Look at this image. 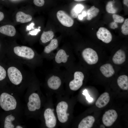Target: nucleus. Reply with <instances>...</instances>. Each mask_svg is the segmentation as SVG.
<instances>
[{"instance_id": "obj_1", "label": "nucleus", "mask_w": 128, "mask_h": 128, "mask_svg": "<svg viewBox=\"0 0 128 128\" xmlns=\"http://www.w3.org/2000/svg\"><path fill=\"white\" fill-rule=\"evenodd\" d=\"M10 59L33 69L41 66L43 59L41 55L26 46H16L8 50Z\"/></svg>"}, {"instance_id": "obj_2", "label": "nucleus", "mask_w": 128, "mask_h": 128, "mask_svg": "<svg viewBox=\"0 0 128 128\" xmlns=\"http://www.w3.org/2000/svg\"><path fill=\"white\" fill-rule=\"evenodd\" d=\"M73 50L70 47H63L58 48L53 59V68H67L73 64Z\"/></svg>"}, {"instance_id": "obj_3", "label": "nucleus", "mask_w": 128, "mask_h": 128, "mask_svg": "<svg viewBox=\"0 0 128 128\" xmlns=\"http://www.w3.org/2000/svg\"><path fill=\"white\" fill-rule=\"evenodd\" d=\"M10 63L7 69V74L10 82L15 85H18L23 79V71L24 69L22 64L10 59Z\"/></svg>"}, {"instance_id": "obj_4", "label": "nucleus", "mask_w": 128, "mask_h": 128, "mask_svg": "<svg viewBox=\"0 0 128 128\" xmlns=\"http://www.w3.org/2000/svg\"><path fill=\"white\" fill-rule=\"evenodd\" d=\"M0 105L4 110L8 111L15 109L17 102L13 96L7 93L4 92L0 96Z\"/></svg>"}, {"instance_id": "obj_5", "label": "nucleus", "mask_w": 128, "mask_h": 128, "mask_svg": "<svg viewBox=\"0 0 128 128\" xmlns=\"http://www.w3.org/2000/svg\"><path fill=\"white\" fill-rule=\"evenodd\" d=\"M58 40L56 38H53L45 46L41 54L43 59L49 60H52L55 53V51L58 49Z\"/></svg>"}, {"instance_id": "obj_6", "label": "nucleus", "mask_w": 128, "mask_h": 128, "mask_svg": "<svg viewBox=\"0 0 128 128\" xmlns=\"http://www.w3.org/2000/svg\"><path fill=\"white\" fill-rule=\"evenodd\" d=\"M81 55L83 60L89 65L95 64L98 60L97 53L95 51L90 48L83 49L81 52Z\"/></svg>"}, {"instance_id": "obj_7", "label": "nucleus", "mask_w": 128, "mask_h": 128, "mask_svg": "<svg viewBox=\"0 0 128 128\" xmlns=\"http://www.w3.org/2000/svg\"><path fill=\"white\" fill-rule=\"evenodd\" d=\"M73 64L71 66L73 72V78L69 81V86L71 90L76 91L78 90L82 86L84 76L83 73L81 71L78 70L74 71Z\"/></svg>"}, {"instance_id": "obj_8", "label": "nucleus", "mask_w": 128, "mask_h": 128, "mask_svg": "<svg viewBox=\"0 0 128 128\" xmlns=\"http://www.w3.org/2000/svg\"><path fill=\"white\" fill-rule=\"evenodd\" d=\"M68 105L64 101H62L58 103L56 107V112L59 121L61 123H65L68 119L69 114L67 113Z\"/></svg>"}, {"instance_id": "obj_9", "label": "nucleus", "mask_w": 128, "mask_h": 128, "mask_svg": "<svg viewBox=\"0 0 128 128\" xmlns=\"http://www.w3.org/2000/svg\"><path fill=\"white\" fill-rule=\"evenodd\" d=\"M117 117L118 114L116 111L114 110H109L103 115V123L106 126L110 127L116 121Z\"/></svg>"}, {"instance_id": "obj_10", "label": "nucleus", "mask_w": 128, "mask_h": 128, "mask_svg": "<svg viewBox=\"0 0 128 128\" xmlns=\"http://www.w3.org/2000/svg\"><path fill=\"white\" fill-rule=\"evenodd\" d=\"M27 106L29 110L33 111L39 109L41 106V101L38 95L36 93L32 94L29 96Z\"/></svg>"}, {"instance_id": "obj_11", "label": "nucleus", "mask_w": 128, "mask_h": 128, "mask_svg": "<svg viewBox=\"0 0 128 128\" xmlns=\"http://www.w3.org/2000/svg\"><path fill=\"white\" fill-rule=\"evenodd\" d=\"M53 111V109L48 108L45 110L44 113L46 124L48 128H53L56 125V120Z\"/></svg>"}, {"instance_id": "obj_12", "label": "nucleus", "mask_w": 128, "mask_h": 128, "mask_svg": "<svg viewBox=\"0 0 128 128\" xmlns=\"http://www.w3.org/2000/svg\"><path fill=\"white\" fill-rule=\"evenodd\" d=\"M56 15L58 20L63 26L70 27L73 25L74 22L73 20L64 11L61 10L58 11Z\"/></svg>"}, {"instance_id": "obj_13", "label": "nucleus", "mask_w": 128, "mask_h": 128, "mask_svg": "<svg viewBox=\"0 0 128 128\" xmlns=\"http://www.w3.org/2000/svg\"><path fill=\"white\" fill-rule=\"evenodd\" d=\"M97 38L103 42L108 43L112 40V36L110 31L106 28L100 27L96 32Z\"/></svg>"}, {"instance_id": "obj_14", "label": "nucleus", "mask_w": 128, "mask_h": 128, "mask_svg": "<svg viewBox=\"0 0 128 128\" xmlns=\"http://www.w3.org/2000/svg\"><path fill=\"white\" fill-rule=\"evenodd\" d=\"M62 83L61 80L58 76L53 74L49 77L47 81L48 87L54 90L58 89L61 86Z\"/></svg>"}, {"instance_id": "obj_15", "label": "nucleus", "mask_w": 128, "mask_h": 128, "mask_svg": "<svg viewBox=\"0 0 128 128\" xmlns=\"http://www.w3.org/2000/svg\"><path fill=\"white\" fill-rule=\"evenodd\" d=\"M126 55L124 51L121 49L117 51L113 56L112 60L115 64L119 65L123 63L125 61Z\"/></svg>"}, {"instance_id": "obj_16", "label": "nucleus", "mask_w": 128, "mask_h": 128, "mask_svg": "<svg viewBox=\"0 0 128 128\" xmlns=\"http://www.w3.org/2000/svg\"><path fill=\"white\" fill-rule=\"evenodd\" d=\"M100 70L102 74L106 78L111 77L115 73L112 65L110 63H107L102 65L100 67Z\"/></svg>"}, {"instance_id": "obj_17", "label": "nucleus", "mask_w": 128, "mask_h": 128, "mask_svg": "<svg viewBox=\"0 0 128 128\" xmlns=\"http://www.w3.org/2000/svg\"><path fill=\"white\" fill-rule=\"evenodd\" d=\"M110 99L109 94L107 92H104L97 99L95 103L96 105L98 108H103L108 104Z\"/></svg>"}, {"instance_id": "obj_18", "label": "nucleus", "mask_w": 128, "mask_h": 128, "mask_svg": "<svg viewBox=\"0 0 128 128\" xmlns=\"http://www.w3.org/2000/svg\"><path fill=\"white\" fill-rule=\"evenodd\" d=\"M94 118L88 116L83 118L79 123L78 128H91L93 126L95 121Z\"/></svg>"}, {"instance_id": "obj_19", "label": "nucleus", "mask_w": 128, "mask_h": 128, "mask_svg": "<svg viewBox=\"0 0 128 128\" xmlns=\"http://www.w3.org/2000/svg\"><path fill=\"white\" fill-rule=\"evenodd\" d=\"M16 31L14 27L10 25H7L0 27V32L6 36L13 37L16 34Z\"/></svg>"}, {"instance_id": "obj_20", "label": "nucleus", "mask_w": 128, "mask_h": 128, "mask_svg": "<svg viewBox=\"0 0 128 128\" xmlns=\"http://www.w3.org/2000/svg\"><path fill=\"white\" fill-rule=\"evenodd\" d=\"M32 19L31 16L27 14L22 11L18 12L16 16V19L17 22L21 23H25L31 21Z\"/></svg>"}, {"instance_id": "obj_21", "label": "nucleus", "mask_w": 128, "mask_h": 128, "mask_svg": "<svg viewBox=\"0 0 128 128\" xmlns=\"http://www.w3.org/2000/svg\"><path fill=\"white\" fill-rule=\"evenodd\" d=\"M118 84L121 89L127 90L128 89V77L125 75L120 76L117 79Z\"/></svg>"}, {"instance_id": "obj_22", "label": "nucleus", "mask_w": 128, "mask_h": 128, "mask_svg": "<svg viewBox=\"0 0 128 128\" xmlns=\"http://www.w3.org/2000/svg\"><path fill=\"white\" fill-rule=\"evenodd\" d=\"M54 36V33L52 31H44L41 35L40 39L42 43L46 44L50 41L53 39Z\"/></svg>"}, {"instance_id": "obj_23", "label": "nucleus", "mask_w": 128, "mask_h": 128, "mask_svg": "<svg viewBox=\"0 0 128 128\" xmlns=\"http://www.w3.org/2000/svg\"><path fill=\"white\" fill-rule=\"evenodd\" d=\"M99 12V9L94 6H91L87 11V19L90 20L96 16Z\"/></svg>"}, {"instance_id": "obj_24", "label": "nucleus", "mask_w": 128, "mask_h": 128, "mask_svg": "<svg viewBox=\"0 0 128 128\" xmlns=\"http://www.w3.org/2000/svg\"><path fill=\"white\" fill-rule=\"evenodd\" d=\"M84 8V6L81 4H77L72 9L70 14L72 17L74 18H76L78 17Z\"/></svg>"}, {"instance_id": "obj_25", "label": "nucleus", "mask_w": 128, "mask_h": 128, "mask_svg": "<svg viewBox=\"0 0 128 128\" xmlns=\"http://www.w3.org/2000/svg\"><path fill=\"white\" fill-rule=\"evenodd\" d=\"M15 117L13 115H9L5 118L4 122V128H13L14 125L12 122L14 120Z\"/></svg>"}, {"instance_id": "obj_26", "label": "nucleus", "mask_w": 128, "mask_h": 128, "mask_svg": "<svg viewBox=\"0 0 128 128\" xmlns=\"http://www.w3.org/2000/svg\"><path fill=\"white\" fill-rule=\"evenodd\" d=\"M114 4L113 1H110L107 4L106 9V11L108 13L114 14L117 12V9L114 7Z\"/></svg>"}, {"instance_id": "obj_27", "label": "nucleus", "mask_w": 128, "mask_h": 128, "mask_svg": "<svg viewBox=\"0 0 128 128\" xmlns=\"http://www.w3.org/2000/svg\"><path fill=\"white\" fill-rule=\"evenodd\" d=\"M121 32L124 35L128 34V19H126L121 27Z\"/></svg>"}, {"instance_id": "obj_28", "label": "nucleus", "mask_w": 128, "mask_h": 128, "mask_svg": "<svg viewBox=\"0 0 128 128\" xmlns=\"http://www.w3.org/2000/svg\"><path fill=\"white\" fill-rule=\"evenodd\" d=\"M112 17L114 22H115L122 23L124 21V18L119 15L114 14L113 15Z\"/></svg>"}, {"instance_id": "obj_29", "label": "nucleus", "mask_w": 128, "mask_h": 128, "mask_svg": "<svg viewBox=\"0 0 128 128\" xmlns=\"http://www.w3.org/2000/svg\"><path fill=\"white\" fill-rule=\"evenodd\" d=\"M7 72L5 69L0 65V81L6 78Z\"/></svg>"}, {"instance_id": "obj_30", "label": "nucleus", "mask_w": 128, "mask_h": 128, "mask_svg": "<svg viewBox=\"0 0 128 128\" xmlns=\"http://www.w3.org/2000/svg\"><path fill=\"white\" fill-rule=\"evenodd\" d=\"M82 94L85 96L87 100L90 103L93 101V99L90 97L87 89H85L83 91Z\"/></svg>"}, {"instance_id": "obj_31", "label": "nucleus", "mask_w": 128, "mask_h": 128, "mask_svg": "<svg viewBox=\"0 0 128 128\" xmlns=\"http://www.w3.org/2000/svg\"><path fill=\"white\" fill-rule=\"evenodd\" d=\"M33 3L36 5L41 7L44 5L45 1L44 0H34Z\"/></svg>"}, {"instance_id": "obj_32", "label": "nucleus", "mask_w": 128, "mask_h": 128, "mask_svg": "<svg viewBox=\"0 0 128 128\" xmlns=\"http://www.w3.org/2000/svg\"><path fill=\"white\" fill-rule=\"evenodd\" d=\"M41 31L40 29H36L34 30L31 31L29 32V34L32 36H36L38 34V33Z\"/></svg>"}, {"instance_id": "obj_33", "label": "nucleus", "mask_w": 128, "mask_h": 128, "mask_svg": "<svg viewBox=\"0 0 128 128\" xmlns=\"http://www.w3.org/2000/svg\"><path fill=\"white\" fill-rule=\"evenodd\" d=\"M110 28L113 29H114L118 27L117 24L116 23V22H111L110 24Z\"/></svg>"}, {"instance_id": "obj_34", "label": "nucleus", "mask_w": 128, "mask_h": 128, "mask_svg": "<svg viewBox=\"0 0 128 128\" xmlns=\"http://www.w3.org/2000/svg\"><path fill=\"white\" fill-rule=\"evenodd\" d=\"M34 25V23H32L30 24L29 26H27L26 29L27 30L29 31L30 30L32 29H33L34 28L33 26Z\"/></svg>"}, {"instance_id": "obj_35", "label": "nucleus", "mask_w": 128, "mask_h": 128, "mask_svg": "<svg viewBox=\"0 0 128 128\" xmlns=\"http://www.w3.org/2000/svg\"><path fill=\"white\" fill-rule=\"evenodd\" d=\"M4 17V15L3 13L0 11V21L2 20Z\"/></svg>"}, {"instance_id": "obj_36", "label": "nucleus", "mask_w": 128, "mask_h": 128, "mask_svg": "<svg viewBox=\"0 0 128 128\" xmlns=\"http://www.w3.org/2000/svg\"><path fill=\"white\" fill-rule=\"evenodd\" d=\"M78 19L80 20H82L83 18V17L82 14H80L78 15Z\"/></svg>"}, {"instance_id": "obj_37", "label": "nucleus", "mask_w": 128, "mask_h": 128, "mask_svg": "<svg viewBox=\"0 0 128 128\" xmlns=\"http://www.w3.org/2000/svg\"><path fill=\"white\" fill-rule=\"evenodd\" d=\"M128 0H123V4L126 6L128 7Z\"/></svg>"}, {"instance_id": "obj_38", "label": "nucleus", "mask_w": 128, "mask_h": 128, "mask_svg": "<svg viewBox=\"0 0 128 128\" xmlns=\"http://www.w3.org/2000/svg\"><path fill=\"white\" fill-rule=\"evenodd\" d=\"M82 14L83 16V17H85L87 15V13L85 11H83L82 13Z\"/></svg>"}, {"instance_id": "obj_39", "label": "nucleus", "mask_w": 128, "mask_h": 128, "mask_svg": "<svg viewBox=\"0 0 128 128\" xmlns=\"http://www.w3.org/2000/svg\"><path fill=\"white\" fill-rule=\"evenodd\" d=\"M74 1H76L80 2L84 1L87 0H74Z\"/></svg>"}, {"instance_id": "obj_40", "label": "nucleus", "mask_w": 128, "mask_h": 128, "mask_svg": "<svg viewBox=\"0 0 128 128\" xmlns=\"http://www.w3.org/2000/svg\"><path fill=\"white\" fill-rule=\"evenodd\" d=\"M16 128H22L23 127L20 126L18 125V126H17L16 127Z\"/></svg>"}, {"instance_id": "obj_41", "label": "nucleus", "mask_w": 128, "mask_h": 128, "mask_svg": "<svg viewBox=\"0 0 128 128\" xmlns=\"http://www.w3.org/2000/svg\"><path fill=\"white\" fill-rule=\"evenodd\" d=\"M38 27V28L40 29L41 28V27L40 26H39Z\"/></svg>"}, {"instance_id": "obj_42", "label": "nucleus", "mask_w": 128, "mask_h": 128, "mask_svg": "<svg viewBox=\"0 0 128 128\" xmlns=\"http://www.w3.org/2000/svg\"></svg>"}, {"instance_id": "obj_43", "label": "nucleus", "mask_w": 128, "mask_h": 128, "mask_svg": "<svg viewBox=\"0 0 128 128\" xmlns=\"http://www.w3.org/2000/svg\"><path fill=\"white\" fill-rule=\"evenodd\" d=\"M2 0L3 1V0Z\"/></svg>"}]
</instances>
